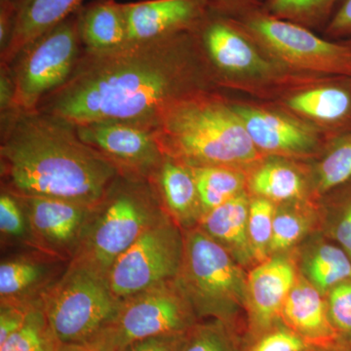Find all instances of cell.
Masks as SVG:
<instances>
[{
    "instance_id": "1",
    "label": "cell",
    "mask_w": 351,
    "mask_h": 351,
    "mask_svg": "<svg viewBox=\"0 0 351 351\" xmlns=\"http://www.w3.org/2000/svg\"><path fill=\"white\" fill-rule=\"evenodd\" d=\"M212 75L193 31L106 52L82 50L68 82L38 110L73 125L120 120L154 129L173 103L209 90Z\"/></svg>"
},
{
    "instance_id": "2",
    "label": "cell",
    "mask_w": 351,
    "mask_h": 351,
    "mask_svg": "<svg viewBox=\"0 0 351 351\" xmlns=\"http://www.w3.org/2000/svg\"><path fill=\"white\" fill-rule=\"evenodd\" d=\"M2 189L96 208L122 177L61 117L13 108L1 113Z\"/></svg>"
},
{
    "instance_id": "3",
    "label": "cell",
    "mask_w": 351,
    "mask_h": 351,
    "mask_svg": "<svg viewBox=\"0 0 351 351\" xmlns=\"http://www.w3.org/2000/svg\"><path fill=\"white\" fill-rule=\"evenodd\" d=\"M152 130L164 156L188 167L239 169L260 158L232 104L210 90L173 103L159 115Z\"/></svg>"
},
{
    "instance_id": "4",
    "label": "cell",
    "mask_w": 351,
    "mask_h": 351,
    "mask_svg": "<svg viewBox=\"0 0 351 351\" xmlns=\"http://www.w3.org/2000/svg\"><path fill=\"white\" fill-rule=\"evenodd\" d=\"M166 215L151 182L122 176L95 208L73 258L108 277L117 258Z\"/></svg>"
},
{
    "instance_id": "5",
    "label": "cell",
    "mask_w": 351,
    "mask_h": 351,
    "mask_svg": "<svg viewBox=\"0 0 351 351\" xmlns=\"http://www.w3.org/2000/svg\"><path fill=\"white\" fill-rule=\"evenodd\" d=\"M178 285L199 318L219 320L233 328L247 311V276L225 247L200 228L184 235Z\"/></svg>"
},
{
    "instance_id": "6",
    "label": "cell",
    "mask_w": 351,
    "mask_h": 351,
    "mask_svg": "<svg viewBox=\"0 0 351 351\" xmlns=\"http://www.w3.org/2000/svg\"><path fill=\"white\" fill-rule=\"evenodd\" d=\"M40 302L60 346L82 345L98 338L121 304L107 276L73 258L61 278L44 289Z\"/></svg>"
},
{
    "instance_id": "7",
    "label": "cell",
    "mask_w": 351,
    "mask_h": 351,
    "mask_svg": "<svg viewBox=\"0 0 351 351\" xmlns=\"http://www.w3.org/2000/svg\"><path fill=\"white\" fill-rule=\"evenodd\" d=\"M82 50L77 12L32 41L7 66L13 80L15 108L23 112L38 110L48 95L68 82Z\"/></svg>"
},
{
    "instance_id": "8",
    "label": "cell",
    "mask_w": 351,
    "mask_h": 351,
    "mask_svg": "<svg viewBox=\"0 0 351 351\" xmlns=\"http://www.w3.org/2000/svg\"><path fill=\"white\" fill-rule=\"evenodd\" d=\"M256 43L294 66L351 78V44L320 38L306 25L258 9L237 19Z\"/></svg>"
},
{
    "instance_id": "9",
    "label": "cell",
    "mask_w": 351,
    "mask_h": 351,
    "mask_svg": "<svg viewBox=\"0 0 351 351\" xmlns=\"http://www.w3.org/2000/svg\"><path fill=\"white\" fill-rule=\"evenodd\" d=\"M197 319L174 280L121 300L114 319L97 339L117 351L140 339L189 332Z\"/></svg>"
},
{
    "instance_id": "10",
    "label": "cell",
    "mask_w": 351,
    "mask_h": 351,
    "mask_svg": "<svg viewBox=\"0 0 351 351\" xmlns=\"http://www.w3.org/2000/svg\"><path fill=\"white\" fill-rule=\"evenodd\" d=\"M184 237L166 215L124 252L108 272L113 294L120 300L177 279Z\"/></svg>"
},
{
    "instance_id": "11",
    "label": "cell",
    "mask_w": 351,
    "mask_h": 351,
    "mask_svg": "<svg viewBox=\"0 0 351 351\" xmlns=\"http://www.w3.org/2000/svg\"><path fill=\"white\" fill-rule=\"evenodd\" d=\"M75 127L82 142L114 164L122 176L149 181L162 163L163 152L149 127L120 120Z\"/></svg>"
},
{
    "instance_id": "12",
    "label": "cell",
    "mask_w": 351,
    "mask_h": 351,
    "mask_svg": "<svg viewBox=\"0 0 351 351\" xmlns=\"http://www.w3.org/2000/svg\"><path fill=\"white\" fill-rule=\"evenodd\" d=\"M212 73L226 76H262L272 68L239 21L208 10L193 29Z\"/></svg>"
},
{
    "instance_id": "13",
    "label": "cell",
    "mask_w": 351,
    "mask_h": 351,
    "mask_svg": "<svg viewBox=\"0 0 351 351\" xmlns=\"http://www.w3.org/2000/svg\"><path fill=\"white\" fill-rule=\"evenodd\" d=\"M17 197L34 241L51 253L75 256L95 208L55 198Z\"/></svg>"
},
{
    "instance_id": "14",
    "label": "cell",
    "mask_w": 351,
    "mask_h": 351,
    "mask_svg": "<svg viewBox=\"0 0 351 351\" xmlns=\"http://www.w3.org/2000/svg\"><path fill=\"white\" fill-rule=\"evenodd\" d=\"M292 261L282 256L258 263L247 276V311L256 339L278 326L284 304L297 282Z\"/></svg>"
},
{
    "instance_id": "15",
    "label": "cell",
    "mask_w": 351,
    "mask_h": 351,
    "mask_svg": "<svg viewBox=\"0 0 351 351\" xmlns=\"http://www.w3.org/2000/svg\"><path fill=\"white\" fill-rule=\"evenodd\" d=\"M127 43L191 32L209 8L205 0H143L123 3Z\"/></svg>"
},
{
    "instance_id": "16",
    "label": "cell",
    "mask_w": 351,
    "mask_h": 351,
    "mask_svg": "<svg viewBox=\"0 0 351 351\" xmlns=\"http://www.w3.org/2000/svg\"><path fill=\"white\" fill-rule=\"evenodd\" d=\"M258 152L278 156H306L316 138L306 127L279 113L250 106L232 105Z\"/></svg>"
},
{
    "instance_id": "17",
    "label": "cell",
    "mask_w": 351,
    "mask_h": 351,
    "mask_svg": "<svg viewBox=\"0 0 351 351\" xmlns=\"http://www.w3.org/2000/svg\"><path fill=\"white\" fill-rule=\"evenodd\" d=\"M322 295L308 281L299 279L284 304L281 319L313 348L346 350Z\"/></svg>"
},
{
    "instance_id": "18",
    "label": "cell",
    "mask_w": 351,
    "mask_h": 351,
    "mask_svg": "<svg viewBox=\"0 0 351 351\" xmlns=\"http://www.w3.org/2000/svg\"><path fill=\"white\" fill-rule=\"evenodd\" d=\"M84 0H16L14 25L0 66H10L23 50L82 8Z\"/></svg>"
},
{
    "instance_id": "19",
    "label": "cell",
    "mask_w": 351,
    "mask_h": 351,
    "mask_svg": "<svg viewBox=\"0 0 351 351\" xmlns=\"http://www.w3.org/2000/svg\"><path fill=\"white\" fill-rule=\"evenodd\" d=\"M168 216L182 228H193L204 211L195 178L188 166L164 156L160 167L149 180Z\"/></svg>"
},
{
    "instance_id": "20",
    "label": "cell",
    "mask_w": 351,
    "mask_h": 351,
    "mask_svg": "<svg viewBox=\"0 0 351 351\" xmlns=\"http://www.w3.org/2000/svg\"><path fill=\"white\" fill-rule=\"evenodd\" d=\"M250 201L242 193L203 215L199 228L232 254L240 265L256 262L249 240Z\"/></svg>"
},
{
    "instance_id": "21",
    "label": "cell",
    "mask_w": 351,
    "mask_h": 351,
    "mask_svg": "<svg viewBox=\"0 0 351 351\" xmlns=\"http://www.w3.org/2000/svg\"><path fill=\"white\" fill-rule=\"evenodd\" d=\"M77 21L86 52H106L127 43L123 3L117 0H94L77 11Z\"/></svg>"
},
{
    "instance_id": "22",
    "label": "cell",
    "mask_w": 351,
    "mask_h": 351,
    "mask_svg": "<svg viewBox=\"0 0 351 351\" xmlns=\"http://www.w3.org/2000/svg\"><path fill=\"white\" fill-rule=\"evenodd\" d=\"M287 106L308 119L343 125L351 120V88L331 84L306 90L291 97Z\"/></svg>"
},
{
    "instance_id": "23",
    "label": "cell",
    "mask_w": 351,
    "mask_h": 351,
    "mask_svg": "<svg viewBox=\"0 0 351 351\" xmlns=\"http://www.w3.org/2000/svg\"><path fill=\"white\" fill-rule=\"evenodd\" d=\"M302 265L307 281L323 295L351 280V258L341 246L321 244L311 251Z\"/></svg>"
},
{
    "instance_id": "24",
    "label": "cell",
    "mask_w": 351,
    "mask_h": 351,
    "mask_svg": "<svg viewBox=\"0 0 351 351\" xmlns=\"http://www.w3.org/2000/svg\"><path fill=\"white\" fill-rule=\"evenodd\" d=\"M193 173L204 214L244 193L245 179L237 168L189 167Z\"/></svg>"
},
{
    "instance_id": "25",
    "label": "cell",
    "mask_w": 351,
    "mask_h": 351,
    "mask_svg": "<svg viewBox=\"0 0 351 351\" xmlns=\"http://www.w3.org/2000/svg\"><path fill=\"white\" fill-rule=\"evenodd\" d=\"M250 188L258 197L272 202H285L301 197L304 182L301 175L286 163L269 161L262 164L250 178Z\"/></svg>"
},
{
    "instance_id": "26",
    "label": "cell",
    "mask_w": 351,
    "mask_h": 351,
    "mask_svg": "<svg viewBox=\"0 0 351 351\" xmlns=\"http://www.w3.org/2000/svg\"><path fill=\"white\" fill-rule=\"evenodd\" d=\"M45 265L29 258H13L0 265L1 302H32L29 295L43 285ZM38 300V299H36Z\"/></svg>"
},
{
    "instance_id": "27",
    "label": "cell",
    "mask_w": 351,
    "mask_h": 351,
    "mask_svg": "<svg viewBox=\"0 0 351 351\" xmlns=\"http://www.w3.org/2000/svg\"><path fill=\"white\" fill-rule=\"evenodd\" d=\"M60 348L51 332L39 297L24 324L0 345V351H57Z\"/></svg>"
},
{
    "instance_id": "28",
    "label": "cell",
    "mask_w": 351,
    "mask_h": 351,
    "mask_svg": "<svg viewBox=\"0 0 351 351\" xmlns=\"http://www.w3.org/2000/svg\"><path fill=\"white\" fill-rule=\"evenodd\" d=\"M339 0H265L263 10L309 27L325 29Z\"/></svg>"
},
{
    "instance_id": "29",
    "label": "cell",
    "mask_w": 351,
    "mask_h": 351,
    "mask_svg": "<svg viewBox=\"0 0 351 351\" xmlns=\"http://www.w3.org/2000/svg\"><path fill=\"white\" fill-rule=\"evenodd\" d=\"M276 212L272 201L262 197L250 201L248 235L256 262L262 263L269 257Z\"/></svg>"
},
{
    "instance_id": "30",
    "label": "cell",
    "mask_w": 351,
    "mask_h": 351,
    "mask_svg": "<svg viewBox=\"0 0 351 351\" xmlns=\"http://www.w3.org/2000/svg\"><path fill=\"white\" fill-rule=\"evenodd\" d=\"M182 351H241L232 328L219 320L197 323L189 330Z\"/></svg>"
},
{
    "instance_id": "31",
    "label": "cell",
    "mask_w": 351,
    "mask_h": 351,
    "mask_svg": "<svg viewBox=\"0 0 351 351\" xmlns=\"http://www.w3.org/2000/svg\"><path fill=\"white\" fill-rule=\"evenodd\" d=\"M351 180V132L339 138L318 169V186L327 191L338 188Z\"/></svg>"
},
{
    "instance_id": "32",
    "label": "cell",
    "mask_w": 351,
    "mask_h": 351,
    "mask_svg": "<svg viewBox=\"0 0 351 351\" xmlns=\"http://www.w3.org/2000/svg\"><path fill=\"white\" fill-rule=\"evenodd\" d=\"M309 228L306 215L294 210H276L274 215L272 237L270 241V254L287 250L306 234Z\"/></svg>"
},
{
    "instance_id": "33",
    "label": "cell",
    "mask_w": 351,
    "mask_h": 351,
    "mask_svg": "<svg viewBox=\"0 0 351 351\" xmlns=\"http://www.w3.org/2000/svg\"><path fill=\"white\" fill-rule=\"evenodd\" d=\"M327 304L332 327L346 350L351 339V280L331 289L328 293Z\"/></svg>"
},
{
    "instance_id": "34",
    "label": "cell",
    "mask_w": 351,
    "mask_h": 351,
    "mask_svg": "<svg viewBox=\"0 0 351 351\" xmlns=\"http://www.w3.org/2000/svg\"><path fill=\"white\" fill-rule=\"evenodd\" d=\"M313 348L292 329L276 326L255 339L248 351H311Z\"/></svg>"
},
{
    "instance_id": "35",
    "label": "cell",
    "mask_w": 351,
    "mask_h": 351,
    "mask_svg": "<svg viewBox=\"0 0 351 351\" xmlns=\"http://www.w3.org/2000/svg\"><path fill=\"white\" fill-rule=\"evenodd\" d=\"M27 221L17 196L2 189L0 195V230L11 239H22L27 234Z\"/></svg>"
},
{
    "instance_id": "36",
    "label": "cell",
    "mask_w": 351,
    "mask_h": 351,
    "mask_svg": "<svg viewBox=\"0 0 351 351\" xmlns=\"http://www.w3.org/2000/svg\"><path fill=\"white\" fill-rule=\"evenodd\" d=\"M38 300L32 302H1V307H0V345H2L13 332L22 327L32 306H34Z\"/></svg>"
},
{
    "instance_id": "37",
    "label": "cell",
    "mask_w": 351,
    "mask_h": 351,
    "mask_svg": "<svg viewBox=\"0 0 351 351\" xmlns=\"http://www.w3.org/2000/svg\"><path fill=\"white\" fill-rule=\"evenodd\" d=\"M189 332L140 339L117 351H182Z\"/></svg>"
},
{
    "instance_id": "38",
    "label": "cell",
    "mask_w": 351,
    "mask_h": 351,
    "mask_svg": "<svg viewBox=\"0 0 351 351\" xmlns=\"http://www.w3.org/2000/svg\"><path fill=\"white\" fill-rule=\"evenodd\" d=\"M324 29L330 39L351 40V0H339Z\"/></svg>"
},
{
    "instance_id": "39",
    "label": "cell",
    "mask_w": 351,
    "mask_h": 351,
    "mask_svg": "<svg viewBox=\"0 0 351 351\" xmlns=\"http://www.w3.org/2000/svg\"><path fill=\"white\" fill-rule=\"evenodd\" d=\"M205 2L209 10L239 19L262 9L265 0H205Z\"/></svg>"
},
{
    "instance_id": "40",
    "label": "cell",
    "mask_w": 351,
    "mask_h": 351,
    "mask_svg": "<svg viewBox=\"0 0 351 351\" xmlns=\"http://www.w3.org/2000/svg\"><path fill=\"white\" fill-rule=\"evenodd\" d=\"M332 235L351 258V199L341 209L335 223Z\"/></svg>"
},
{
    "instance_id": "41",
    "label": "cell",
    "mask_w": 351,
    "mask_h": 351,
    "mask_svg": "<svg viewBox=\"0 0 351 351\" xmlns=\"http://www.w3.org/2000/svg\"><path fill=\"white\" fill-rule=\"evenodd\" d=\"M14 25V4L0 5V53L3 52L10 41Z\"/></svg>"
},
{
    "instance_id": "42",
    "label": "cell",
    "mask_w": 351,
    "mask_h": 351,
    "mask_svg": "<svg viewBox=\"0 0 351 351\" xmlns=\"http://www.w3.org/2000/svg\"><path fill=\"white\" fill-rule=\"evenodd\" d=\"M57 351H112L101 339H96L82 345L61 346Z\"/></svg>"
},
{
    "instance_id": "43",
    "label": "cell",
    "mask_w": 351,
    "mask_h": 351,
    "mask_svg": "<svg viewBox=\"0 0 351 351\" xmlns=\"http://www.w3.org/2000/svg\"><path fill=\"white\" fill-rule=\"evenodd\" d=\"M16 0H0V5H6V4H14Z\"/></svg>"
},
{
    "instance_id": "44",
    "label": "cell",
    "mask_w": 351,
    "mask_h": 351,
    "mask_svg": "<svg viewBox=\"0 0 351 351\" xmlns=\"http://www.w3.org/2000/svg\"><path fill=\"white\" fill-rule=\"evenodd\" d=\"M346 351H351V339L350 343H348V346H346Z\"/></svg>"
},
{
    "instance_id": "45",
    "label": "cell",
    "mask_w": 351,
    "mask_h": 351,
    "mask_svg": "<svg viewBox=\"0 0 351 351\" xmlns=\"http://www.w3.org/2000/svg\"><path fill=\"white\" fill-rule=\"evenodd\" d=\"M321 351H346L343 350H321Z\"/></svg>"
},
{
    "instance_id": "46",
    "label": "cell",
    "mask_w": 351,
    "mask_h": 351,
    "mask_svg": "<svg viewBox=\"0 0 351 351\" xmlns=\"http://www.w3.org/2000/svg\"><path fill=\"white\" fill-rule=\"evenodd\" d=\"M350 43V44H351V40H350V43Z\"/></svg>"
}]
</instances>
